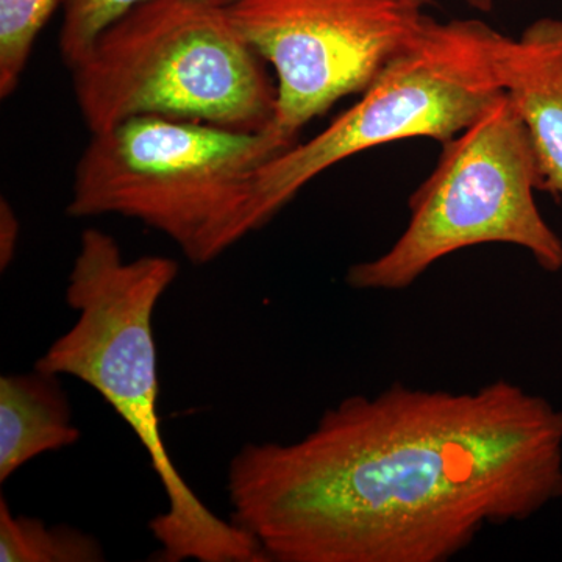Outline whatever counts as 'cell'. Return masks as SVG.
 Instances as JSON below:
<instances>
[{
  "mask_svg": "<svg viewBox=\"0 0 562 562\" xmlns=\"http://www.w3.org/2000/svg\"><path fill=\"white\" fill-rule=\"evenodd\" d=\"M495 70L530 133L543 191L562 195V20L542 18L517 38L501 33Z\"/></svg>",
  "mask_w": 562,
  "mask_h": 562,
  "instance_id": "obj_8",
  "label": "cell"
},
{
  "mask_svg": "<svg viewBox=\"0 0 562 562\" xmlns=\"http://www.w3.org/2000/svg\"><path fill=\"white\" fill-rule=\"evenodd\" d=\"M60 376L35 368L0 379V483L41 454L79 442Z\"/></svg>",
  "mask_w": 562,
  "mask_h": 562,
  "instance_id": "obj_9",
  "label": "cell"
},
{
  "mask_svg": "<svg viewBox=\"0 0 562 562\" xmlns=\"http://www.w3.org/2000/svg\"><path fill=\"white\" fill-rule=\"evenodd\" d=\"M58 0H0V95L10 98L20 87L40 32Z\"/></svg>",
  "mask_w": 562,
  "mask_h": 562,
  "instance_id": "obj_11",
  "label": "cell"
},
{
  "mask_svg": "<svg viewBox=\"0 0 562 562\" xmlns=\"http://www.w3.org/2000/svg\"><path fill=\"white\" fill-rule=\"evenodd\" d=\"M232 522L276 562H446L562 497V408L519 384H391L294 442L244 443Z\"/></svg>",
  "mask_w": 562,
  "mask_h": 562,
  "instance_id": "obj_1",
  "label": "cell"
},
{
  "mask_svg": "<svg viewBox=\"0 0 562 562\" xmlns=\"http://www.w3.org/2000/svg\"><path fill=\"white\" fill-rule=\"evenodd\" d=\"M209 2L211 3H216V5H221V7H231L233 5V3H236L238 2V0H209Z\"/></svg>",
  "mask_w": 562,
  "mask_h": 562,
  "instance_id": "obj_15",
  "label": "cell"
},
{
  "mask_svg": "<svg viewBox=\"0 0 562 562\" xmlns=\"http://www.w3.org/2000/svg\"><path fill=\"white\" fill-rule=\"evenodd\" d=\"M227 7L146 0L110 25L72 69L91 133L139 116L271 128L277 85Z\"/></svg>",
  "mask_w": 562,
  "mask_h": 562,
  "instance_id": "obj_4",
  "label": "cell"
},
{
  "mask_svg": "<svg viewBox=\"0 0 562 562\" xmlns=\"http://www.w3.org/2000/svg\"><path fill=\"white\" fill-rule=\"evenodd\" d=\"M498 36L484 21L428 16L360 101L312 139L297 140L262 166L255 180L254 232L310 181L353 155L409 138L442 144L464 131L503 92L495 70Z\"/></svg>",
  "mask_w": 562,
  "mask_h": 562,
  "instance_id": "obj_6",
  "label": "cell"
},
{
  "mask_svg": "<svg viewBox=\"0 0 562 562\" xmlns=\"http://www.w3.org/2000/svg\"><path fill=\"white\" fill-rule=\"evenodd\" d=\"M105 560L94 536L72 527H49L35 517L14 516L0 498V561L98 562Z\"/></svg>",
  "mask_w": 562,
  "mask_h": 562,
  "instance_id": "obj_10",
  "label": "cell"
},
{
  "mask_svg": "<svg viewBox=\"0 0 562 562\" xmlns=\"http://www.w3.org/2000/svg\"><path fill=\"white\" fill-rule=\"evenodd\" d=\"M299 139L206 122L139 116L91 133L76 166L70 217L121 216L206 265L254 233L255 180Z\"/></svg>",
  "mask_w": 562,
  "mask_h": 562,
  "instance_id": "obj_3",
  "label": "cell"
},
{
  "mask_svg": "<svg viewBox=\"0 0 562 562\" xmlns=\"http://www.w3.org/2000/svg\"><path fill=\"white\" fill-rule=\"evenodd\" d=\"M543 191L527 125L502 92L471 125L442 143L435 171L409 198L408 225L373 260L347 271L353 290L401 291L435 262L482 244L527 250L547 272L562 269V239L536 203Z\"/></svg>",
  "mask_w": 562,
  "mask_h": 562,
  "instance_id": "obj_5",
  "label": "cell"
},
{
  "mask_svg": "<svg viewBox=\"0 0 562 562\" xmlns=\"http://www.w3.org/2000/svg\"><path fill=\"white\" fill-rule=\"evenodd\" d=\"M21 225L13 206L2 198L0 201V268L5 271L16 255Z\"/></svg>",
  "mask_w": 562,
  "mask_h": 562,
  "instance_id": "obj_13",
  "label": "cell"
},
{
  "mask_svg": "<svg viewBox=\"0 0 562 562\" xmlns=\"http://www.w3.org/2000/svg\"><path fill=\"white\" fill-rule=\"evenodd\" d=\"M146 0H58L63 10L58 47L72 69L110 25Z\"/></svg>",
  "mask_w": 562,
  "mask_h": 562,
  "instance_id": "obj_12",
  "label": "cell"
},
{
  "mask_svg": "<svg viewBox=\"0 0 562 562\" xmlns=\"http://www.w3.org/2000/svg\"><path fill=\"white\" fill-rule=\"evenodd\" d=\"M177 276L179 262L172 258L146 255L127 261L113 236L87 228L66 288V302L77 319L35 368L91 386L149 454L168 497V509L149 524L160 543L158 561L268 562L249 532L217 517L188 486L161 436L151 321Z\"/></svg>",
  "mask_w": 562,
  "mask_h": 562,
  "instance_id": "obj_2",
  "label": "cell"
},
{
  "mask_svg": "<svg viewBox=\"0 0 562 562\" xmlns=\"http://www.w3.org/2000/svg\"><path fill=\"white\" fill-rule=\"evenodd\" d=\"M228 13L272 66L273 127L292 139L341 99L361 94L428 18L405 0H238Z\"/></svg>",
  "mask_w": 562,
  "mask_h": 562,
  "instance_id": "obj_7",
  "label": "cell"
},
{
  "mask_svg": "<svg viewBox=\"0 0 562 562\" xmlns=\"http://www.w3.org/2000/svg\"><path fill=\"white\" fill-rule=\"evenodd\" d=\"M405 2L412 5L413 9L424 10V7L431 3V0H405ZM464 2L472 9L483 11V13H487L494 7V0H464Z\"/></svg>",
  "mask_w": 562,
  "mask_h": 562,
  "instance_id": "obj_14",
  "label": "cell"
}]
</instances>
